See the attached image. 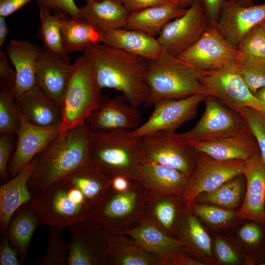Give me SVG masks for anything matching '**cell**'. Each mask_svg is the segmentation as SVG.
I'll return each mask as SVG.
<instances>
[{"instance_id":"1","label":"cell","mask_w":265,"mask_h":265,"mask_svg":"<svg viewBox=\"0 0 265 265\" xmlns=\"http://www.w3.org/2000/svg\"><path fill=\"white\" fill-rule=\"evenodd\" d=\"M84 52L93 64L101 89L121 92L134 107L145 105L149 89L144 76L149 60L101 43L91 45Z\"/></svg>"},{"instance_id":"2","label":"cell","mask_w":265,"mask_h":265,"mask_svg":"<svg viewBox=\"0 0 265 265\" xmlns=\"http://www.w3.org/2000/svg\"><path fill=\"white\" fill-rule=\"evenodd\" d=\"M92 130L85 123L69 130L37 156V163L28 182L34 197L47 186L90 162Z\"/></svg>"},{"instance_id":"3","label":"cell","mask_w":265,"mask_h":265,"mask_svg":"<svg viewBox=\"0 0 265 265\" xmlns=\"http://www.w3.org/2000/svg\"><path fill=\"white\" fill-rule=\"evenodd\" d=\"M128 130L93 131L90 140V163L110 180L118 175L136 180L146 161L140 138Z\"/></svg>"},{"instance_id":"4","label":"cell","mask_w":265,"mask_h":265,"mask_svg":"<svg viewBox=\"0 0 265 265\" xmlns=\"http://www.w3.org/2000/svg\"><path fill=\"white\" fill-rule=\"evenodd\" d=\"M200 73L177 56L163 52L149 61L144 79L149 89L145 106H149L164 99H178L198 94H205L199 81Z\"/></svg>"},{"instance_id":"5","label":"cell","mask_w":265,"mask_h":265,"mask_svg":"<svg viewBox=\"0 0 265 265\" xmlns=\"http://www.w3.org/2000/svg\"><path fill=\"white\" fill-rule=\"evenodd\" d=\"M38 214L41 225L64 227L91 219L95 209L81 191L64 178L54 182L28 203Z\"/></svg>"},{"instance_id":"6","label":"cell","mask_w":265,"mask_h":265,"mask_svg":"<svg viewBox=\"0 0 265 265\" xmlns=\"http://www.w3.org/2000/svg\"><path fill=\"white\" fill-rule=\"evenodd\" d=\"M92 63L84 53L73 64L60 102V134L85 123L102 96Z\"/></svg>"},{"instance_id":"7","label":"cell","mask_w":265,"mask_h":265,"mask_svg":"<svg viewBox=\"0 0 265 265\" xmlns=\"http://www.w3.org/2000/svg\"><path fill=\"white\" fill-rule=\"evenodd\" d=\"M146 202L147 190L133 180L126 191L110 188L91 219L109 233H123L135 226L145 215Z\"/></svg>"},{"instance_id":"8","label":"cell","mask_w":265,"mask_h":265,"mask_svg":"<svg viewBox=\"0 0 265 265\" xmlns=\"http://www.w3.org/2000/svg\"><path fill=\"white\" fill-rule=\"evenodd\" d=\"M239 56L238 48L222 36L216 23H211L203 34L177 57L202 73L233 67Z\"/></svg>"},{"instance_id":"9","label":"cell","mask_w":265,"mask_h":265,"mask_svg":"<svg viewBox=\"0 0 265 265\" xmlns=\"http://www.w3.org/2000/svg\"><path fill=\"white\" fill-rule=\"evenodd\" d=\"M204 112L195 126L177 138L185 143L203 141L233 135L248 128L239 114L217 98L207 95Z\"/></svg>"},{"instance_id":"10","label":"cell","mask_w":265,"mask_h":265,"mask_svg":"<svg viewBox=\"0 0 265 265\" xmlns=\"http://www.w3.org/2000/svg\"><path fill=\"white\" fill-rule=\"evenodd\" d=\"M245 161L220 160L197 153L195 168L188 177L182 196L185 208L191 207L198 196L213 191L227 181L243 175Z\"/></svg>"},{"instance_id":"11","label":"cell","mask_w":265,"mask_h":265,"mask_svg":"<svg viewBox=\"0 0 265 265\" xmlns=\"http://www.w3.org/2000/svg\"><path fill=\"white\" fill-rule=\"evenodd\" d=\"M199 79L207 95L217 98L238 114L244 107L265 113V108L234 66L200 73Z\"/></svg>"},{"instance_id":"12","label":"cell","mask_w":265,"mask_h":265,"mask_svg":"<svg viewBox=\"0 0 265 265\" xmlns=\"http://www.w3.org/2000/svg\"><path fill=\"white\" fill-rule=\"evenodd\" d=\"M67 265H111L106 231L92 219L79 221L67 227Z\"/></svg>"},{"instance_id":"13","label":"cell","mask_w":265,"mask_h":265,"mask_svg":"<svg viewBox=\"0 0 265 265\" xmlns=\"http://www.w3.org/2000/svg\"><path fill=\"white\" fill-rule=\"evenodd\" d=\"M207 95L198 94L178 99H164L155 102L149 118L136 129L128 131L130 136L140 138L160 131L174 132L196 117L199 104Z\"/></svg>"},{"instance_id":"14","label":"cell","mask_w":265,"mask_h":265,"mask_svg":"<svg viewBox=\"0 0 265 265\" xmlns=\"http://www.w3.org/2000/svg\"><path fill=\"white\" fill-rule=\"evenodd\" d=\"M210 24L203 0H195L183 15L164 27L157 39L164 52L177 56L195 43Z\"/></svg>"},{"instance_id":"15","label":"cell","mask_w":265,"mask_h":265,"mask_svg":"<svg viewBox=\"0 0 265 265\" xmlns=\"http://www.w3.org/2000/svg\"><path fill=\"white\" fill-rule=\"evenodd\" d=\"M176 133L160 131L140 137L145 159L189 176L196 166L197 153L177 138Z\"/></svg>"},{"instance_id":"16","label":"cell","mask_w":265,"mask_h":265,"mask_svg":"<svg viewBox=\"0 0 265 265\" xmlns=\"http://www.w3.org/2000/svg\"><path fill=\"white\" fill-rule=\"evenodd\" d=\"M17 139L8 164V174L16 176L60 134L59 126L40 127L27 121L19 111Z\"/></svg>"},{"instance_id":"17","label":"cell","mask_w":265,"mask_h":265,"mask_svg":"<svg viewBox=\"0 0 265 265\" xmlns=\"http://www.w3.org/2000/svg\"><path fill=\"white\" fill-rule=\"evenodd\" d=\"M141 119L138 108L129 104L123 96H102L85 123L93 131L133 130L140 125Z\"/></svg>"},{"instance_id":"18","label":"cell","mask_w":265,"mask_h":265,"mask_svg":"<svg viewBox=\"0 0 265 265\" xmlns=\"http://www.w3.org/2000/svg\"><path fill=\"white\" fill-rule=\"evenodd\" d=\"M123 233L160 260L162 265H171L178 255L186 253L178 238L168 234L146 214L135 226Z\"/></svg>"},{"instance_id":"19","label":"cell","mask_w":265,"mask_h":265,"mask_svg":"<svg viewBox=\"0 0 265 265\" xmlns=\"http://www.w3.org/2000/svg\"><path fill=\"white\" fill-rule=\"evenodd\" d=\"M265 20V2L242 6L224 0L217 27L222 36L238 48L245 35Z\"/></svg>"},{"instance_id":"20","label":"cell","mask_w":265,"mask_h":265,"mask_svg":"<svg viewBox=\"0 0 265 265\" xmlns=\"http://www.w3.org/2000/svg\"><path fill=\"white\" fill-rule=\"evenodd\" d=\"M243 175L246 190L238 218L265 226V162L260 154L245 161Z\"/></svg>"},{"instance_id":"21","label":"cell","mask_w":265,"mask_h":265,"mask_svg":"<svg viewBox=\"0 0 265 265\" xmlns=\"http://www.w3.org/2000/svg\"><path fill=\"white\" fill-rule=\"evenodd\" d=\"M185 143L196 153H204L220 160L246 161L260 154L257 141L248 129L229 136Z\"/></svg>"},{"instance_id":"22","label":"cell","mask_w":265,"mask_h":265,"mask_svg":"<svg viewBox=\"0 0 265 265\" xmlns=\"http://www.w3.org/2000/svg\"><path fill=\"white\" fill-rule=\"evenodd\" d=\"M37 159L36 156L16 176L0 186V230L2 234L7 232L15 212L33 198L28 182L36 167Z\"/></svg>"},{"instance_id":"23","label":"cell","mask_w":265,"mask_h":265,"mask_svg":"<svg viewBox=\"0 0 265 265\" xmlns=\"http://www.w3.org/2000/svg\"><path fill=\"white\" fill-rule=\"evenodd\" d=\"M44 49L26 40H12L6 53L16 72L15 98L36 85V73Z\"/></svg>"},{"instance_id":"24","label":"cell","mask_w":265,"mask_h":265,"mask_svg":"<svg viewBox=\"0 0 265 265\" xmlns=\"http://www.w3.org/2000/svg\"><path fill=\"white\" fill-rule=\"evenodd\" d=\"M18 108L30 123L40 127L60 126L62 119L60 105L37 85L15 98Z\"/></svg>"},{"instance_id":"25","label":"cell","mask_w":265,"mask_h":265,"mask_svg":"<svg viewBox=\"0 0 265 265\" xmlns=\"http://www.w3.org/2000/svg\"><path fill=\"white\" fill-rule=\"evenodd\" d=\"M178 238L187 254L205 265L215 264L211 238L191 210L185 207Z\"/></svg>"},{"instance_id":"26","label":"cell","mask_w":265,"mask_h":265,"mask_svg":"<svg viewBox=\"0 0 265 265\" xmlns=\"http://www.w3.org/2000/svg\"><path fill=\"white\" fill-rule=\"evenodd\" d=\"M73 64L44 49L36 73V85L60 105Z\"/></svg>"},{"instance_id":"27","label":"cell","mask_w":265,"mask_h":265,"mask_svg":"<svg viewBox=\"0 0 265 265\" xmlns=\"http://www.w3.org/2000/svg\"><path fill=\"white\" fill-rule=\"evenodd\" d=\"M188 177L173 168L146 160L139 169L136 180L148 191L182 197Z\"/></svg>"},{"instance_id":"28","label":"cell","mask_w":265,"mask_h":265,"mask_svg":"<svg viewBox=\"0 0 265 265\" xmlns=\"http://www.w3.org/2000/svg\"><path fill=\"white\" fill-rule=\"evenodd\" d=\"M102 43L149 61L163 52L157 38L135 29L122 28L104 32Z\"/></svg>"},{"instance_id":"29","label":"cell","mask_w":265,"mask_h":265,"mask_svg":"<svg viewBox=\"0 0 265 265\" xmlns=\"http://www.w3.org/2000/svg\"><path fill=\"white\" fill-rule=\"evenodd\" d=\"M184 207L181 196L147 191L145 214L172 236L178 238Z\"/></svg>"},{"instance_id":"30","label":"cell","mask_w":265,"mask_h":265,"mask_svg":"<svg viewBox=\"0 0 265 265\" xmlns=\"http://www.w3.org/2000/svg\"><path fill=\"white\" fill-rule=\"evenodd\" d=\"M80 9V19L103 33L125 28L130 14L122 3L114 0L87 1Z\"/></svg>"},{"instance_id":"31","label":"cell","mask_w":265,"mask_h":265,"mask_svg":"<svg viewBox=\"0 0 265 265\" xmlns=\"http://www.w3.org/2000/svg\"><path fill=\"white\" fill-rule=\"evenodd\" d=\"M54 14L59 25L63 46L68 53L84 52L91 45L102 43L104 33L91 24L69 17L61 11Z\"/></svg>"},{"instance_id":"32","label":"cell","mask_w":265,"mask_h":265,"mask_svg":"<svg viewBox=\"0 0 265 265\" xmlns=\"http://www.w3.org/2000/svg\"><path fill=\"white\" fill-rule=\"evenodd\" d=\"M186 10L170 1L135 11L129 14L125 28L156 37L169 22L183 15Z\"/></svg>"},{"instance_id":"33","label":"cell","mask_w":265,"mask_h":265,"mask_svg":"<svg viewBox=\"0 0 265 265\" xmlns=\"http://www.w3.org/2000/svg\"><path fill=\"white\" fill-rule=\"evenodd\" d=\"M39 225V216L28 203L22 206L11 219L6 233L22 264L28 256L32 236Z\"/></svg>"},{"instance_id":"34","label":"cell","mask_w":265,"mask_h":265,"mask_svg":"<svg viewBox=\"0 0 265 265\" xmlns=\"http://www.w3.org/2000/svg\"><path fill=\"white\" fill-rule=\"evenodd\" d=\"M111 265H162L158 258L145 251L134 239L123 233L106 232Z\"/></svg>"},{"instance_id":"35","label":"cell","mask_w":265,"mask_h":265,"mask_svg":"<svg viewBox=\"0 0 265 265\" xmlns=\"http://www.w3.org/2000/svg\"><path fill=\"white\" fill-rule=\"evenodd\" d=\"M64 178L81 191L95 210L111 188V180L90 162Z\"/></svg>"},{"instance_id":"36","label":"cell","mask_w":265,"mask_h":265,"mask_svg":"<svg viewBox=\"0 0 265 265\" xmlns=\"http://www.w3.org/2000/svg\"><path fill=\"white\" fill-rule=\"evenodd\" d=\"M16 80H0V134H16L20 126L15 101Z\"/></svg>"},{"instance_id":"37","label":"cell","mask_w":265,"mask_h":265,"mask_svg":"<svg viewBox=\"0 0 265 265\" xmlns=\"http://www.w3.org/2000/svg\"><path fill=\"white\" fill-rule=\"evenodd\" d=\"M239 241L244 247L248 265L265 260V226L248 220L239 229Z\"/></svg>"},{"instance_id":"38","label":"cell","mask_w":265,"mask_h":265,"mask_svg":"<svg viewBox=\"0 0 265 265\" xmlns=\"http://www.w3.org/2000/svg\"><path fill=\"white\" fill-rule=\"evenodd\" d=\"M241 175L227 181L213 191L199 194L194 203L234 210L239 205L242 197L243 183Z\"/></svg>"},{"instance_id":"39","label":"cell","mask_w":265,"mask_h":265,"mask_svg":"<svg viewBox=\"0 0 265 265\" xmlns=\"http://www.w3.org/2000/svg\"><path fill=\"white\" fill-rule=\"evenodd\" d=\"M39 15L41 20L39 36L43 43L44 49L70 62L68 53L63 46L56 16L42 7H39Z\"/></svg>"},{"instance_id":"40","label":"cell","mask_w":265,"mask_h":265,"mask_svg":"<svg viewBox=\"0 0 265 265\" xmlns=\"http://www.w3.org/2000/svg\"><path fill=\"white\" fill-rule=\"evenodd\" d=\"M251 92L265 86V58L239 56L234 66Z\"/></svg>"},{"instance_id":"41","label":"cell","mask_w":265,"mask_h":265,"mask_svg":"<svg viewBox=\"0 0 265 265\" xmlns=\"http://www.w3.org/2000/svg\"><path fill=\"white\" fill-rule=\"evenodd\" d=\"M65 227L60 226H49V243L45 255L37 259L34 264L37 265H65L67 257V244L64 241L62 230Z\"/></svg>"},{"instance_id":"42","label":"cell","mask_w":265,"mask_h":265,"mask_svg":"<svg viewBox=\"0 0 265 265\" xmlns=\"http://www.w3.org/2000/svg\"><path fill=\"white\" fill-rule=\"evenodd\" d=\"M191 210L195 215L213 228L223 227L238 218V212L234 210L212 204L193 203Z\"/></svg>"},{"instance_id":"43","label":"cell","mask_w":265,"mask_h":265,"mask_svg":"<svg viewBox=\"0 0 265 265\" xmlns=\"http://www.w3.org/2000/svg\"><path fill=\"white\" fill-rule=\"evenodd\" d=\"M212 251L215 264L237 265L243 262L248 264L246 257L243 251L221 236L214 238Z\"/></svg>"},{"instance_id":"44","label":"cell","mask_w":265,"mask_h":265,"mask_svg":"<svg viewBox=\"0 0 265 265\" xmlns=\"http://www.w3.org/2000/svg\"><path fill=\"white\" fill-rule=\"evenodd\" d=\"M238 50L241 56L265 58V32L260 25L245 35Z\"/></svg>"},{"instance_id":"45","label":"cell","mask_w":265,"mask_h":265,"mask_svg":"<svg viewBox=\"0 0 265 265\" xmlns=\"http://www.w3.org/2000/svg\"><path fill=\"white\" fill-rule=\"evenodd\" d=\"M258 144L261 157L265 162V113L249 107L238 113Z\"/></svg>"},{"instance_id":"46","label":"cell","mask_w":265,"mask_h":265,"mask_svg":"<svg viewBox=\"0 0 265 265\" xmlns=\"http://www.w3.org/2000/svg\"><path fill=\"white\" fill-rule=\"evenodd\" d=\"M14 134L1 133L0 136V178L6 182L8 178V164L15 148Z\"/></svg>"},{"instance_id":"47","label":"cell","mask_w":265,"mask_h":265,"mask_svg":"<svg viewBox=\"0 0 265 265\" xmlns=\"http://www.w3.org/2000/svg\"><path fill=\"white\" fill-rule=\"evenodd\" d=\"M39 7L44 8L51 12L61 11L71 17L80 19V8L74 0H35Z\"/></svg>"},{"instance_id":"48","label":"cell","mask_w":265,"mask_h":265,"mask_svg":"<svg viewBox=\"0 0 265 265\" xmlns=\"http://www.w3.org/2000/svg\"><path fill=\"white\" fill-rule=\"evenodd\" d=\"M0 243V265H21L19 256L11 245L6 233L2 234Z\"/></svg>"},{"instance_id":"49","label":"cell","mask_w":265,"mask_h":265,"mask_svg":"<svg viewBox=\"0 0 265 265\" xmlns=\"http://www.w3.org/2000/svg\"><path fill=\"white\" fill-rule=\"evenodd\" d=\"M171 1V0H123V4L130 13Z\"/></svg>"},{"instance_id":"50","label":"cell","mask_w":265,"mask_h":265,"mask_svg":"<svg viewBox=\"0 0 265 265\" xmlns=\"http://www.w3.org/2000/svg\"><path fill=\"white\" fill-rule=\"evenodd\" d=\"M224 0H203L206 15L211 23H216Z\"/></svg>"},{"instance_id":"51","label":"cell","mask_w":265,"mask_h":265,"mask_svg":"<svg viewBox=\"0 0 265 265\" xmlns=\"http://www.w3.org/2000/svg\"><path fill=\"white\" fill-rule=\"evenodd\" d=\"M32 0H0V16L6 18Z\"/></svg>"},{"instance_id":"52","label":"cell","mask_w":265,"mask_h":265,"mask_svg":"<svg viewBox=\"0 0 265 265\" xmlns=\"http://www.w3.org/2000/svg\"><path fill=\"white\" fill-rule=\"evenodd\" d=\"M133 180L125 176H116L111 179V188L116 191H126L130 188Z\"/></svg>"},{"instance_id":"53","label":"cell","mask_w":265,"mask_h":265,"mask_svg":"<svg viewBox=\"0 0 265 265\" xmlns=\"http://www.w3.org/2000/svg\"><path fill=\"white\" fill-rule=\"evenodd\" d=\"M171 265H205L186 253L178 255L172 262Z\"/></svg>"},{"instance_id":"54","label":"cell","mask_w":265,"mask_h":265,"mask_svg":"<svg viewBox=\"0 0 265 265\" xmlns=\"http://www.w3.org/2000/svg\"><path fill=\"white\" fill-rule=\"evenodd\" d=\"M9 28L5 17L0 16V48L3 46L8 34Z\"/></svg>"},{"instance_id":"55","label":"cell","mask_w":265,"mask_h":265,"mask_svg":"<svg viewBox=\"0 0 265 265\" xmlns=\"http://www.w3.org/2000/svg\"><path fill=\"white\" fill-rule=\"evenodd\" d=\"M255 95L265 108V86L259 89Z\"/></svg>"},{"instance_id":"56","label":"cell","mask_w":265,"mask_h":265,"mask_svg":"<svg viewBox=\"0 0 265 265\" xmlns=\"http://www.w3.org/2000/svg\"><path fill=\"white\" fill-rule=\"evenodd\" d=\"M171 1L178 6L187 9L189 7L195 0H171Z\"/></svg>"},{"instance_id":"57","label":"cell","mask_w":265,"mask_h":265,"mask_svg":"<svg viewBox=\"0 0 265 265\" xmlns=\"http://www.w3.org/2000/svg\"><path fill=\"white\" fill-rule=\"evenodd\" d=\"M233 2L242 6H251L254 4L253 0H230Z\"/></svg>"},{"instance_id":"58","label":"cell","mask_w":265,"mask_h":265,"mask_svg":"<svg viewBox=\"0 0 265 265\" xmlns=\"http://www.w3.org/2000/svg\"><path fill=\"white\" fill-rule=\"evenodd\" d=\"M260 25L261 26V27L264 29V31L265 32V20H264L260 24Z\"/></svg>"},{"instance_id":"59","label":"cell","mask_w":265,"mask_h":265,"mask_svg":"<svg viewBox=\"0 0 265 265\" xmlns=\"http://www.w3.org/2000/svg\"><path fill=\"white\" fill-rule=\"evenodd\" d=\"M85 0L86 1V2H87V1H98V0ZM114 0L119 1V2H121L122 3H123V0Z\"/></svg>"}]
</instances>
